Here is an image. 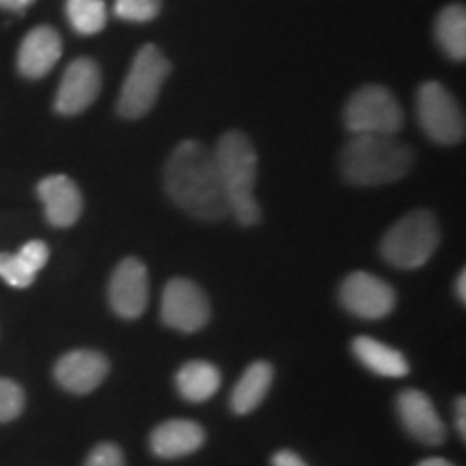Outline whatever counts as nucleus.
<instances>
[{
    "label": "nucleus",
    "instance_id": "9",
    "mask_svg": "<svg viewBox=\"0 0 466 466\" xmlns=\"http://www.w3.org/2000/svg\"><path fill=\"white\" fill-rule=\"evenodd\" d=\"M339 302L348 313L360 319H382L395 309V289L370 272H350L341 281Z\"/></svg>",
    "mask_w": 466,
    "mask_h": 466
},
{
    "label": "nucleus",
    "instance_id": "4",
    "mask_svg": "<svg viewBox=\"0 0 466 466\" xmlns=\"http://www.w3.org/2000/svg\"><path fill=\"white\" fill-rule=\"evenodd\" d=\"M441 244V225L430 209H412L382 236L380 255L400 270H417Z\"/></svg>",
    "mask_w": 466,
    "mask_h": 466
},
{
    "label": "nucleus",
    "instance_id": "31",
    "mask_svg": "<svg viewBox=\"0 0 466 466\" xmlns=\"http://www.w3.org/2000/svg\"><path fill=\"white\" fill-rule=\"evenodd\" d=\"M417 466H456V464L450 462V460H445V458H425Z\"/></svg>",
    "mask_w": 466,
    "mask_h": 466
},
{
    "label": "nucleus",
    "instance_id": "16",
    "mask_svg": "<svg viewBox=\"0 0 466 466\" xmlns=\"http://www.w3.org/2000/svg\"><path fill=\"white\" fill-rule=\"evenodd\" d=\"M206 442V430L188 419H168L156 425L149 436V447L154 456L173 460L199 451Z\"/></svg>",
    "mask_w": 466,
    "mask_h": 466
},
{
    "label": "nucleus",
    "instance_id": "5",
    "mask_svg": "<svg viewBox=\"0 0 466 466\" xmlns=\"http://www.w3.org/2000/svg\"><path fill=\"white\" fill-rule=\"evenodd\" d=\"M168 74H171V61L162 55L158 46H143L134 56L130 72L121 85L116 113L124 119H141L147 115L158 102Z\"/></svg>",
    "mask_w": 466,
    "mask_h": 466
},
{
    "label": "nucleus",
    "instance_id": "25",
    "mask_svg": "<svg viewBox=\"0 0 466 466\" xmlns=\"http://www.w3.org/2000/svg\"><path fill=\"white\" fill-rule=\"evenodd\" d=\"M85 466H126L124 451L115 442H100L89 451Z\"/></svg>",
    "mask_w": 466,
    "mask_h": 466
},
{
    "label": "nucleus",
    "instance_id": "13",
    "mask_svg": "<svg viewBox=\"0 0 466 466\" xmlns=\"http://www.w3.org/2000/svg\"><path fill=\"white\" fill-rule=\"evenodd\" d=\"M395 410H398L401 428L415 441L423 445H441L445 441V423L432 400L423 391H417V389L400 391L395 400Z\"/></svg>",
    "mask_w": 466,
    "mask_h": 466
},
{
    "label": "nucleus",
    "instance_id": "10",
    "mask_svg": "<svg viewBox=\"0 0 466 466\" xmlns=\"http://www.w3.org/2000/svg\"><path fill=\"white\" fill-rule=\"evenodd\" d=\"M149 275L138 258L121 259L108 281V305L119 318L137 319L147 309Z\"/></svg>",
    "mask_w": 466,
    "mask_h": 466
},
{
    "label": "nucleus",
    "instance_id": "22",
    "mask_svg": "<svg viewBox=\"0 0 466 466\" xmlns=\"http://www.w3.org/2000/svg\"><path fill=\"white\" fill-rule=\"evenodd\" d=\"M35 272L22 261L20 255L0 253V279L15 289H26L35 283Z\"/></svg>",
    "mask_w": 466,
    "mask_h": 466
},
{
    "label": "nucleus",
    "instance_id": "3",
    "mask_svg": "<svg viewBox=\"0 0 466 466\" xmlns=\"http://www.w3.org/2000/svg\"><path fill=\"white\" fill-rule=\"evenodd\" d=\"M214 162L223 186L229 214L242 227H253L261 220V208L255 199L258 186V151L250 138L240 130H229L218 138Z\"/></svg>",
    "mask_w": 466,
    "mask_h": 466
},
{
    "label": "nucleus",
    "instance_id": "19",
    "mask_svg": "<svg viewBox=\"0 0 466 466\" xmlns=\"http://www.w3.org/2000/svg\"><path fill=\"white\" fill-rule=\"evenodd\" d=\"M220 370L209 360H188V363L179 367V371L175 374V389L182 395L186 401H192V404H201V401H208L214 398L220 389Z\"/></svg>",
    "mask_w": 466,
    "mask_h": 466
},
{
    "label": "nucleus",
    "instance_id": "2",
    "mask_svg": "<svg viewBox=\"0 0 466 466\" xmlns=\"http://www.w3.org/2000/svg\"><path fill=\"white\" fill-rule=\"evenodd\" d=\"M412 149L387 134H352L339 154V171L348 184L376 188L400 182L410 173Z\"/></svg>",
    "mask_w": 466,
    "mask_h": 466
},
{
    "label": "nucleus",
    "instance_id": "8",
    "mask_svg": "<svg viewBox=\"0 0 466 466\" xmlns=\"http://www.w3.org/2000/svg\"><path fill=\"white\" fill-rule=\"evenodd\" d=\"M212 307L199 285L190 279L175 277L165 285L160 300V319L179 333H197L206 329Z\"/></svg>",
    "mask_w": 466,
    "mask_h": 466
},
{
    "label": "nucleus",
    "instance_id": "29",
    "mask_svg": "<svg viewBox=\"0 0 466 466\" xmlns=\"http://www.w3.org/2000/svg\"><path fill=\"white\" fill-rule=\"evenodd\" d=\"M37 3V0H0V9L9 11V14H22L31 5Z\"/></svg>",
    "mask_w": 466,
    "mask_h": 466
},
{
    "label": "nucleus",
    "instance_id": "26",
    "mask_svg": "<svg viewBox=\"0 0 466 466\" xmlns=\"http://www.w3.org/2000/svg\"><path fill=\"white\" fill-rule=\"evenodd\" d=\"M17 255H20L22 261H25V264L31 268L35 275H37V272L42 270V268H46V264H48L50 248H48V244L42 240H31V242H26L20 250H17Z\"/></svg>",
    "mask_w": 466,
    "mask_h": 466
},
{
    "label": "nucleus",
    "instance_id": "24",
    "mask_svg": "<svg viewBox=\"0 0 466 466\" xmlns=\"http://www.w3.org/2000/svg\"><path fill=\"white\" fill-rule=\"evenodd\" d=\"M162 9L160 0H115V15L126 22H151Z\"/></svg>",
    "mask_w": 466,
    "mask_h": 466
},
{
    "label": "nucleus",
    "instance_id": "14",
    "mask_svg": "<svg viewBox=\"0 0 466 466\" xmlns=\"http://www.w3.org/2000/svg\"><path fill=\"white\" fill-rule=\"evenodd\" d=\"M63 55V39L56 28L35 26L25 35L17 48V72L28 80L48 76Z\"/></svg>",
    "mask_w": 466,
    "mask_h": 466
},
{
    "label": "nucleus",
    "instance_id": "18",
    "mask_svg": "<svg viewBox=\"0 0 466 466\" xmlns=\"http://www.w3.org/2000/svg\"><path fill=\"white\" fill-rule=\"evenodd\" d=\"M272 378H275V370L270 363H266V360L250 363L233 387L229 398L231 410L236 415H250L266 400L272 387Z\"/></svg>",
    "mask_w": 466,
    "mask_h": 466
},
{
    "label": "nucleus",
    "instance_id": "28",
    "mask_svg": "<svg viewBox=\"0 0 466 466\" xmlns=\"http://www.w3.org/2000/svg\"><path fill=\"white\" fill-rule=\"evenodd\" d=\"M456 430L460 434V439H466V400L464 395H460V398L456 400Z\"/></svg>",
    "mask_w": 466,
    "mask_h": 466
},
{
    "label": "nucleus",
    "instance_id": "23",
    "mask_svg": "<svg viewBox=\"0 0 466 466\" xmlns=\"http://www.w3.org/2000/svg\"><path fill=\"white\" fill-rule=\"evenodd\" d=\"M25 404V389L9 378H0V423H9L20 417Z\"/></svg>",
    "mask_w": 466,
    "mask_h": 466
},
{
    "label": "nucleus",
    "instance_id": "15",
    "mask_svg": "<svg viewBox=\"0 0 466 466\" xmlns=\"http://www.w3.org/2000/svg\"><path fill=\"white\" fill-rule=\"evenodd\" d=\"M37 197L44 203L46 220L52 227H72L83 217V192L67 175H48L37 184Z\"/></svg>",
    "mask_w": 466,
    "mask_h": 466
},
{
    "label": "nucleus",
    "instance_id": "20",
    "mask_svg": "<svg viewBox=\"0 0 466 466\" xmlns=\"http://www.w3.org/2000/svg\"><path fill=\"white\" fill-rule=\"evenodd\" d=\"M434 35L441 50L451 61L462 63L466 58V9L464 5H447L436 15Z\"/></svg>",
    "mask_w": 466,
    "mask_h": 466
},
{
    "label": "nucleus",
    "instance_id": "21",
    "mask_svg": "<svg viewBox=\"0 0 466 466\" xmlns=\"http://www.w3.org/2000/svg\"><path fill=\"white\" fill-rule=\"evenodd\" d=\"M66 15L78 35H97L108 22V7L104 0H66Z\"/></svg>",
    "mask_w": 466,
    "mask_h": 466
},
{
    "label": "nucleus",
    "instance_id": "11",
    "mask_svg": "<svg viewBox=\"0 0 466 466\" xmlns=\"http://www.w3.org/2000/svg\"><path fill=\"white\" fill-rule=\"evenodd\" d=\"M100 89V66L89 56L76 58L63 72L61 85H58L55 96V110L63 116H76L85 113L97 100Z\"/></svg>",
    "mask_w": 466,
    "mask_h": 466
},
{
    "label": "nucleus",
    "instance_id": "12",
    "mask_svg": "<svg viewBox=\"0 0 466 466\" xmlns=\"http://www.w3.org/2000/svg\"><path fill=\"white\" fill-rule=\"evenodd\" d=\"M110 371L108 359L97 350H72L63 354L55 365V380L67 393L86 395L106 380Z\"/></svg>",
    "mask_w": 466,
    "mask_h": 466
},
{
    "label": "nucleus",
    "instance_id": "27",
    "mask_svg": "<svg viewBox=\"0 0 466 466\" xmlns=\"http://www.w3.org/2000/svg\"><path fill=\"white\" fill-rule=\"evenodd\" d=\"M272 466H309L299 453L291 450H279L272 456Z\"/></svg>",
    "mask_w": 466,
    "mask_h": 466
},
{
    "label": "nucleus",
    "instance_id": "1",
    "mask_svg": "<svg viewBox=\"0 0 466 466\" xmlns=\"http://www.w3.org/2000/svg\"><path fill=\"white\" fill-rule=\"evenodd\" d=\"M165 190L175 206L201 223L229 217L214 154L199 141L186 138L165 165Z\"/></svg>",
    "mask_w": 466,
    "mask_h": 466
},
{
    "label": "nucleus",
    "instance_id": "17",
    "mask_svg": "<svg viewBox=\"0 0 466 466\" xmlns=\"http://www.w3.org/2000/svg\"><path fill=\"white\" fill-rule=\"evenodd\" d=\"M352 354L365 370L380 378H404L410 374V365L400 350L374 339V337H357L352 339Z\"/></svg>",
    "mask_w": 466,
    "mask_h": 466
},
{
    "label": "nucleus",
    "instance_id": "7",
    "mask_svg": "<svg viewBox=\"0 0 466 466\" xmlns=\"http://www.w3.org/2000/svg\"><path fill=\"white\" fill-rule=\"evenodd\" d=\"M417 119L425 137L439 145L464 141V115L456 97L445 85L430 80L417 91Z\"/></svg>",
    "mask_w": 466,
    "mask_h": 466
},
{
    "label": "nucleus",
    "instance_id": "30",
    "mask_svg": "<svg viewBox=\"0 0 466 466\" xmlns=\"http://www.w3.org/2000/svg\"><path fill=\"white\" fill-rule=\"evenodd\" d=\"M456 296H458V300L462 302H466V272L464 270H460V275L456 277Z\"/></svg>",
    "mask_w": 466,
    "mask_h": 466
},
{
    "label": "nucleus",
    "instance_id": "6",
    "mask_svg": "<svg viewBox=\"0 0 466 466\" xmlns=\"http://www.w3.org/2000/svg\"><path fill=\"white\" fill-rule=\"evenodd\" d=\"M343 126L350 134L395 137L404 127V110L387 86L365 85L354 91L343 108Z\"/></svg>",
    "mask_w": 466,
    "mask_h": 466
}]
</instances>
